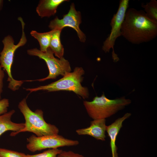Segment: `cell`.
I'll use <instances>...</instances> for the list:
<instances>
[{
    "instance_id": "obj_1",
    "label": "cell",
    "mask_w": 157,
    "mask_h": 157,
    "mask_svg": "<svg viewBox=\"0 0 157 157\" xmlns=\"http://www.w3.org/2000/svg\"><path fill=\"white\" fill-rule=\"evenodd\" d=\"M121 35L135 44L147 42L157 35V22L149 19L143 10L127 9L121 28Z\"/></svg>"
},
{
    "instance_id": "obj_2",
    "label": "cell",
    "mask_w": 157,
    "mask_h": 157,
    "mask_svg": "<svg viewBox=\"0 0 157 157\" xmlns=\"http://www.w3.org/2000/svg\"><path fill=\"white\" fill-rule=\"evenodd\" d=\"M18 108L24 118V127L17 132L11 133V136H14L19 133L25 132L33 133L38 137L58 134V128L45 121L41 110L37 109L34 112L31 110L27 104L26 98L23 99L19 102Z\"/></svg>"
},
{
    "instance_id": "obj_3",
    "label": "cell",
    "mask_w": 157,
    "mask_h": 157,
    "mask_svg": "<svg viewBox=\"0 0 157 157\" xmlns=\"http://www.w3.org/2000/svg\"><path fill=\"white\" fill-rule=\"evenodd\" d=\"M85 71L81 67H76L72 72L67 73L60 79L48 85L40 86L34 88H28L26 90L30 92L39 90L48 92L59 91H72L81 96L84 99L89 96V92L87 87H83L81 83Z\"/></svg>"
},
{
    "instance_id": "obj_4",
    "label": "cell",
    "mask_w": 157,
    "mask_h": 157,
    "mask_svg": "<svg viewBox=\"0 0 157 157\" xmlns=\"http://www.w3.org/2000/svg\"><path fill=\"white\" fill-rule=\"evenodd\" d=\"M131 102L125 97L114 99L107 98L104 93L101 96H96L93 100L84 101L83 104L90 117L93 120L105 119L123 109Z\"/></svg>"
},
{
    "instance_id": "obj_5",
    "label": "cell",
    "mask_w": 157,
    "mask_h": 157,
    "mask_svg": "<svg viewBox=\"0 0 157 157\" xmlns=\"http://www.w3.org/2000/svg\"><path fill=\"white\" fill-rule=\"evenodd\" d=\"M18 19L21 22L22 33L20 39L17 44H14V40L10 35L6 36L2 40L3 44V49L0 53V63L2 68L6 72L9 82L8 88L13 91L18 90L24 83L23 81H18L13 77L11 73V67L13 61L15 52L19 47L25 45L27 39L24 32L25 24L21 17Z\"/></svg>"
},
{
    "instance_id": "obj_6",
    "label": "cell",
    "mask_w": 157,
    "mask_h": 157,
    "mask_svg": "<svg viewBox=\"0 0 157 157\" xmlns=\"http://www.w3.org/2000/svg\"><path fill=\"white\" fill-rule=\"evenodd\" d=\"M27 52L29 55L36 56L44 60L49 69V73L47 76L34 81H43L49 79H55L59 75L63 76L67 73L71 72V68L68 60L63 57L59 59L55 58L49 47L45 52L37 48L28 49Z\"/></svg>"
},
{
    "instance_id": "obj_7",
    "label": "cell",
    "mask_w": 157,
    "mask_h": 157,
    "mask_svg": "<svg viewBox=\"0 0 157 157\" xmlns=\"http://www.w3.org/2000/svg\"><path fill=\"white\" fill-rule=\"evenodd\" d=\"M27 149L32 152L60 147L76 146L78 141L67 139L58 134L37 137L32 135L27 139Z\"/></svg>"
},
{
    "instance_id": "obj_8",
    "label": "cell",
    "mask_w": 157,
    "mask_h": 157,
    "mask_svg": "<svg viewBox=\"0 0 157 157\" xmlns=\"http://www.w3.org/2000/svg\"><path fill=\"white\" fill-rule=\"evenodd\" d=\"M129 0H121L116 13L111 19L110 25L111 29L110 33L104 42L102 49L105 53L108 52L112 49V58L115 62L119 59L115 52L114 46L116 39L121 36V28L124 20L126 12L129 7Z\"/></svg>"
},
{
    "instance_id": "obj_9",
    "label": "cell",
    "mask_w": 157,
    "mask_h": 157,
    "mask_svg": "<svg viewBox=\"0 0 157 157\" xmlns=\"http://www.w3.org/2000/svg\"><path fill=\"white\" fill-rule=\"evenodd\" d=\"M81 22V13L76 10L74 4L72 3L68 12L63 16L62 19H60L56 17L50 21L48 27L51 30H62L66 27L72 28L76 32L80 41L84 42L86 41V36L79 27Z\"/></svg>"
},
{
    "instance_id": "obj_10",
    "label": "cell",
    "mask_w": 157,
    "mask_h": 157,
    "mask_svg": "<svg viewBox=\"0 0 157 157\" xmlns=\"http://www.w3.org/2000/svg\"><path fill=\"white\" fill-rule=\"evenodd\" d=\"M106 119H94L91 121L89 126L77 129L76 132L79 135H88L104 141L106 138Z\"/></svg>"
},
{
    "instance_id": "obj_11",
    "label": "cell",
    "mask_w": 157,
    "mask_h": 157,
    "mask_svg": "<svg viewBox=\"0 0 157 157\" xmlns=\"http://www.w3.org/2000/svg\"><path fill=\"white\" fill-rule=\"evenodd\" d=\"M131 115L130 113H126L122 117L117 119L110 124L106 126V131L110 139L112 157H118L117 148L116 144L117 137L123 126V122Z\"/></svg>"
},
{
    "instance_id": "obj_12",
    "label": "cell",
    "mask_w": 157,
    "mask_h": 157,
    "mask_svg": "<svg viewBox=\"0 0 157 157\" xmlns=\"http://www.w3.org/2000/svg\"><path fill=\"white\" fill-rule=\"evenodd\" d=\"M66 0H41L36 8V11L41 18L49 17L56 13L58 7Z\"/></svg>"
},
{
    "instance_id": "obj_13",
    "label": "cell",
    "mask_w": 157,
    "mask_h": 157,
    "mask_svg": "<svg viewBox=\"0 0 157 157\" xmlns=\"http://www.w3.org/2000/svg\"><path fill=\"white\" fill-rule=\"evenodd\" d=\"M15 112V110L13 109L0 115V136L6 131L16 132L24 127V123H17L12 121L11 117Z\"/></svg>"
},
{
    "instance_id": "obj_14",
    "label": "cell",
    "mask_w": 157,
    "mask_h": 157,
    "mask_svg": "<svg viewBox=\"0 0 157 157\" xmlns=\"http://www.w3.org/2000/svg\"><path fill=\"white\" fill-rule=\"evenodd\" d=\"M51 35L49 48L53 53L60 58L63 57L64 49L61 44L60 35L62 30H53Z\"/></svg>"
},
{
    "instance_id": "obj_15",
    "label": "cell",
    "mask_w": 157,
    "mask_h": 157,
    "mask_svg": "<svg viewBox=\"0 0 157 157\" xmlns=\"http://www.w3.org/2000/svg\"><path fill=\"white\" fill-rule=\"evenodd\" d=\"M52 31L43 33L33 30L30 32L31 35L38 41L40 46V50L46 52L49 47Z\"/></svg>"
},
{
    "instance_id": "obj_16",
    "label": "cell",
    "mask_w": 157,
    "mask_h": 157,
    "mask_svg": "<svg viewBox=\"0 0 157 157\" xmlns=\"http://www.w3.org/2000/svg\"><path fill=\"white\" fill-rule=\"evenodd\" d=\"M141 6L144 9L147 16L152 20L157 22V1L151 0L145 4L142 3Z\"/></svg>"
},
{
    "instance_id": "obj_17",
    "label": "cell",
    "mask_w": 157,
    "mask_h": 157,
    "mask_svg": "<svg viewBox=\"0 0 157 157\" xmlns=\"http://www.w3.org/2000/svg\"><path fill=\"white\" fill-rule=\"evenodd\" d=\"M58 148L49 149L43 152L34 155L27 154V157H57L62 151Z\"/></svg>"
},
{
    "instance_id": "obj_18",
    "label": "cell",
    "mask_w": 157,
    "mask_h": 157,
    "mask_svg": "<svg viewBox=\"0 0 157 157\" xmlns=\"http://www.w3.org/2000/svg\"><path fill=\"white\" fill-rule=\"evenodd\" d=\"M0 157H27L24 153L0 148Z\"/></svg>"
},
{
    "instance_id": "obj_19",
    "label": "cell",
    "mask_w": 157,
    "mask_h": 157,
    "mask_svg": "<svg viewBox=\"0 0 157 157\" xmlns=\"http://www.w3.org/2000/svg\"><path fill=\"white\" fill-rule=\"evenodd\" d=\"M9 102L8 99L4 98L0 100V115L8 112Z\"/></svg>"
},
{
    "instance_id": "obj_20",
    "label": "cell",
    "mask_w": 157,
    "mask_h": 157,
    "mask_svg": "<svg viewBox=\"0 0 157 157\" xmlns=\"http://www.w3.org/2000/svg\"><path fill=\"white\" fill-rule=\"evenodd\" d=\"M57 157H85L83 155L71 151H62Z\"/></svg>"
},
{
    "instance_id": "obj_21",
    "label": "cell",
    "mask_w": 157,
    "mask_h": 157,
    "mask_svg": "<svg viewBox=\"0 0 157 157\" xmlns=\"http://www.w3.org/2000/svg\"><path fill=\"white\" fill-rule=\"evenodd\" d=\"M4 75V71L2 69L0 63V100L1 99V94L3 92V80Z\"/></svg>"
},
{
    "instance_id": "obj_22",
    "label": "cell",
    "mask_w": 157,
    "mask_h": 157,
    "mask_svg": "<svg viewBox=\"0 0 157 157\" xmlns=\"http://www.w3.org/2000/svg\"><path fill=\"white\" fill-rule=\"evenodd\" d=\"M3 4V0H0V12L2 10Z\"/></svg>"
}]
</instances>
